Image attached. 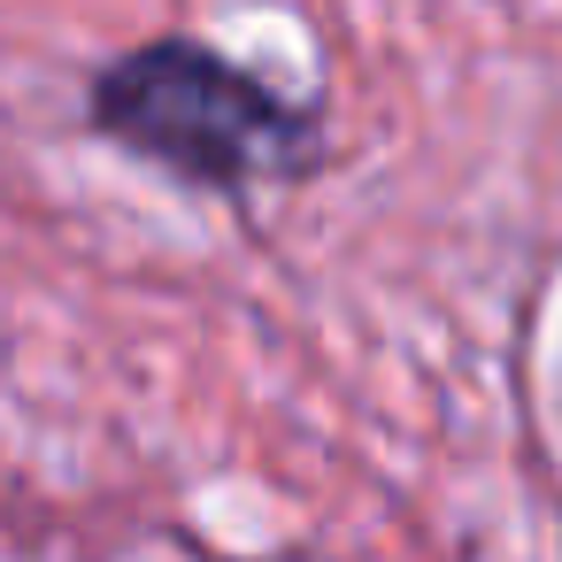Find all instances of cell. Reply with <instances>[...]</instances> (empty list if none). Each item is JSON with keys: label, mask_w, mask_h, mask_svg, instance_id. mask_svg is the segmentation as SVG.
Returning a JSON list of instances; mask_svg holds the SVG:
<instances>
[{"label": "cell", "mask_w": 562, "mask_h": 562, "mask_svg": "<svg viewBox=\"0 0 562 562\" xmlns=\"http://www.w3.org/2000/svg\"><path fill=\"white\" fill-rule=\"evenodd\" d=\"M93 116L109 139H124L132 155L193 178V186H247L270 178L301 124L232 63L201 55V47H139L124 55L101 86H93Z\"/></svg>", "instance_id": "1"}]
</instances>
